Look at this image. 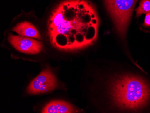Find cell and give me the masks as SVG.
I'll use <instances>...</instances> for the list:
<instances>
[{
    "mask_svg": "<svg viewBox=\"0 0 150 113\" xmlns=\"http://www.w3.org/2000/svg\"><path fill=\"white\" fill-rule=\"evenodd\" d=\"M99 23L96 11L88 0H64L50 14L47 35L54 48L77 51L96 42Z\"/></svg>",
    "mask_w": 150,
    "mask_h": 113,
    "instance_id": "6da1fadb",
    "label": "cell"
},
{
    "mask_svg": "<svg viewBox=\"0 0 150 113\" xmlns=\"http://www.w3.org/2000/svg\"><path fill=\"white\" fill-rule=\"evenodd\" d=\"M109 93L113 105L121 110L137 111L150 102V87L141 77L118 76L110 82Z\"/></svg>",
    "mask_w": 150,
    "mask_h": 113,
    "instance_id": "7a4b0ae2",
    "label": "cell"
},
{
    "mask_svg": "<svg viewBox=\"0 0 150 113\" xmlns=\"http://www.w3.org/2000/svg\"><path fill=\"white\" fill-rule=\"evenodd\" d=\"M115 29L120 38L125 37L137 0H104Z\"/></svg>",
    "mask_w": 150,
    "mask_h": 113,
    "instance_id": "3957f363",
    "label": "cell"
},
{
    "mask_svg": "<svg viewBox=\"0 0 150 113\" xmlns=\"http://www.w3.org/2000/svg\"><path fill=\"white\" fill-rule=\"evenodd\" d=\"M57 78L49 68L42 70L31 82L27 88L29 95H38L54 91L58 87Z\"/></svg>",
    "mask_w": 150,
    "mask_h": 113,
    "instance_id": "277c9868",
    "label": "cell"
},
{
    "mask_svg": "<svg viewBox=\"0 0 150 113\" xmlns=\"http://www.w3.org/2000/svg\"><path fill=\"white\" fill-rule=\"evenodd\" d=\"M8 40L15 49L24 54H38L44 49L43 43L35 39L11 34Z\"/></svg>",
    "mask_w": 150,
    "mask_h": 113,
    "instance_id": "5b68a950",
    "label": "cell"
},
{
    "mask_svg": "<svg viewBox=\"0 0 150 113\" xmlns=\"http://www.w3.org/2000/svg\"><path fill=\"white\" fill-rule=\"evenodd\" d=\"M78 110L69 103L61 100H54L46 104L43 108L42 113H77Z\"/></svg>",
    "mask_w": 150,
    "mask_h": 113,
    "instance_id": "8992f818",
    "label": "cell"
},
{
    "mask_svg": "<svg viewBox=\"0 0 150 113\" xmlns=\"http://www.w3.org/2000/svg\"><path fill=\"white\" fill-rule=\"evenodd\" d=\"M12 30L20 36L38 40L42 39V36L37 28L29 22L23 21L19 23Z\"/></svg>",
    "mask_w": 150,
    "mask_h": 113,
    "instance_id": "52a82bcc",
    "label": "cell"
},
{
    "mask_svg": "<svg viewBox=\"0 0 150 113\" xmlns=\"http://www.w3.org/2000/svg\"><path fill=\"white\" fill-rule=\"evenodd\" d=\"M138 17L144 14L150 12V0H141L139 7L135 9Z\"/></svg>",
    "mask_w": 150,
    "mask_h": 113,
    "instance_id": "ba28073f",
    "label": "cell"
},
{
    "mask_svg": "<svg viewBox=\"0 0 150 113\" xmlns=\"http://www.w3.org/2000/svg\"><path fill=\"white\" fill-rule=\"evenodd\" d=\"M144 27H147L150 26V12L146 14L144 22L143 24Z\"/></svg>",
    "mask_w": 150,
    "mask_h": 113,
    "instance_id": "9c48e42d",
    "label": "cell"
}]
</instances>
